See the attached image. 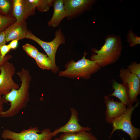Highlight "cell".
Here are the masks:
<instances>
[{
  "mask_svg": "<svg viewBox=\"0 0 140 140\" xmlns=\"http://www.w3.org/2000/svg\"><path fill=\"white\" fill-rule=\"evenodd\" d=\"M21 84L18 89L12 90L9 93L3 96L4 103L9 102L10 106L0 115L1 117L9 118L17 114L23 108L25 107L29 100V89L31 80V76L29 70L23 69L17 72Z\"/></svg>",
  "mask_w": 140,
  "mask_h": 140,
  "instance_id": "1",
  "label": "cell"
},
{
  "mask_svg": "<svg viewBox=\"0 0 140 140\" xmlns=\"http://www.w3.org/2000/svg\"><path fill=\"white\" fill-rule=\"evenodd\" d=\"M122 50L120 37L111 34L107 36L105 42L99 50L93 49L90 60L97 62L101 67L113 64L120 58Z\"/></svg>",
  "mask_w": 140,
  "mask_h": 140,
  "instance_id": "2",
  "label": "cell"
},
{
  "mask_svg": "<svg viewBox=\"0 0 140 140\" xmlns=\"http://www.w3.org/2000/svg\"><path fill=\"white\" fill-rule=\"evenodd\" d=\"M85 55V53L82 58L76 62L73 60L68 62L65 65L66 69L59 71L58 76L72 79H89L92 74L97 72L101 67L96 62L86 59Z\"/></svg>",
  "mask_w": 140,
  "mask_h": 140,
  "instance_id": "3",
  "label": "cell"
},
{
  "mask_svg": "<svg viewBox=\"0 0 140 140\" xmlns=\"http://www.w3.org/2000/svg\"><path fill=\"white\" fill-rule=\"evenodd\" d=\"M25 38L35 41L41 46L51 61L52 72L54 73H57L59 68L55 64L56 52L59 46L65 43V37L61 28H59L56 30L54 38L50 42H46L41 40L33 34L30 30L29 31Z\"/></svg>",
  "mask_w": 140,
  "mask_h": 140,
  "instance_id": "4",
  "label": "cell"
},
{
  "mask_svg": "<svg viewBox=\"0 0 140 140\" xmlns=\"http://www.w3.org/2000/svg\"><path fill=\"white\" fill-rule=\"evenodd\" d=\"M1 136L5 140H49L53 137L50 128L41 131L36 127H31L19 132L5 129L3 131Z\"/></svg>",
  "mask_w": 140,
  "mask_h": 140,
  "instance_id": "5",
  "label": "cell"
},
{
  "mask_svg": "<svg viewBox=\"0 0 140 140\" xmlns=\"http://www.w3.org/2000/svg\"><path fill=\"white\" fill-rule=\"evenodd\" d=\"M138 101L134 106L128 107L125 112L114 120L112 123L113 129L109 138H110L114 132L121 130L128 134L131 140H138L140 137V129L133 125L131 122L132 114L138 105Z\"/></svg>",
  "mask_w": 140,
  "mask_h": 140,
  "instance_id": "6",
  "label": "cell"
},
{
  "mask_svg": "<svg viewBox=\"0 0 140 140\" xmlns=\"http://www.w3.org/2000/svg\"><path fill=\"white\" fill-rule=\"evenodd\" d=\"M15 67L9 61L4 64L0 69V95L2 96L12 90L19 88V85L14 81L13 77L15 74Z\"/></svg>",
  "mask_w": 140,
  "mask_h": 140,
  "instance_id": "7",
  "label": "cell"
},
{
  "mask_svg": "<svg viewBox=\"0 0 140 140\" xmlns=\"http://www.w3.org/2000/svg\"><path fill=\"white\" fill-rule=\"evenodd\" d=\"M119 76L122 83L128 87L129 101L133 105L138 101L137 97L140 94V79L127 68L120 69Z\"/></svg>",
  "mask_w": 140,
  "mask_h": 140,
  "instance_id": "8",
  "label": "cell"
},
{
  "mask_svg": "<svg viewBox=\"0 0 140 140\" xmlns=\"http://www.w3.org/2000/svg\"><path fill=\"white\" fill-rule=\"evenodd\" d=\"M96 2L93 0H64L66 18L70 20L79 16L90 9Z\"/></svg>",
  "mask_w": 140,
  "mask_h": 140,
  "instance_id": "9",
  "label": "cell"
},
{
  "mask_svg": "<svg viewBox=\"0 0 140 140\" xmlns=\"http://www.w3.org/2000/svg\"><path fill=\"white\" fill-rule=\"evenodd\" d=\"M12 16L18 23H22L34 15L35 8L29 0H13Z\"/></svg>",
  "mask_w": 140,
  "mask_h": 140,
  "instance_id": "10",
  "label": "cell"
},
{
  "mask_svg": "<svg viewBox=\"0 0 140 140\" xmlns=\"http://www.w3.org/2000/svg\"><path fill=\"white\" fill-rule=\"evenodd\" d=\"M104 102L106 106L105 121L111 124L115 119L123 114L126 111V105L121 102L111 99L108 96L104 97Z\"/></svg>",
  "mask_w": 140,
  "mask_h": 140,
  "instance_id": "11",
  "label": "cell"
},
{
  "mask_svg": "<svg viewBox=\"0 0 140 140\" xmlns=\"http://www.w3.org/2000/svg\"><path fill=\"white\" fill-rule=\"evenodd\" d=\"M71 115L67 122L64 126L56 129L52 134L53 137L61 132L74 133L90 131L92 129L88 127H83L79 123L78 113L74 108H70Z\"/></svg>",
  "mask_w": 140,
  "mask_h": 140,
  "instance_id": "12",
  "label": "cell"
},
{
  "mask_svg": "<svg viewBox=\"0 0 140 140\" xmlns=\"http://www.w3.org/2000/svg\"><path fill=\"white\" fill-rule=\"evenodd\" d=\"M28 32L26 21L21 23L16 22L4 30L6 42L14 40H19L25 38Z\"/></svg>",
  "mask_w": 140,
  "mask_h": 140,
  "instance_id": "13",
  "label": "cell"
},
{
  "mask_svg": "<svg viewBox=\"0 0 140 140\" xmlns=\"http://www.w3.org/2000/svg\"><path fill=\"white\" fill-rule=\"evenodd\" d=\"M64 0H55L53 2V12L52 17L48 22L49 26L56 28L59 26L62 20L66 17Z\"/></svg>",
  "mask_w": 140,
  "mask_h": 140,
  "instance_id": "14",
  "label": "cell"
},
{
  "mask_svg": "<svg viewBox=\"0 0 140 140\" xmlns=\"http://www.w3.org/2000/svg\"><path fill=\"white\" fill-rule=\"evenodd\" d=\"M112 89L114 91L113 93L108 96H113L119 99L121 102L128 107L133 106L130 103L129 99L128 89L126 85L117 82L114 79L111 81Z\"/></svg>",
  "mask_w": 140,
  "mask_h": 140,
  "instance_id": "15",
  "label": "cell"
},
{
  "mask_svg": "<svg viewBox=\"0 0 140 140\" xmlns=\"http://www.w3.org/2000/svg\"><path fill=\"white\" fill-rule=\"evenodd\" d=\"M92 132L86 131L74 133H65L61 134L54 140H97Z\"/></svg>",
  "mask_w": 140,
  "mask_h": 140,
  "instance_id": "16",
  "label": "cell"
},
{
  "mask_svg": "<svg viewBox=\"0 0 140 140\" xmlns=\"http://www.w3.org/2000/svg\"><path fill=\"white\" fill-rule=\"evenodd\" d=\"M34 60L38 66L43 70H52L51 61L47 55L39 52Z\"/></svg>",
  "mask_w": 140,
  "mask_h": 140,
  "instance_id": "17",
  "label": "cell"
},
{
  "mask_svg": "<svg viewBox=\"0 0 140 140\" xmlns=\"http://www.w3.org/2000/svg\"><path fill=\"white\" fill-rule=\"evenodd\" d=\"M54 0H29L35 9L41 12L48 11L52 5Z\"/></svg>",
  "mask_w": 140,
  "mask_h": 140,
  "instance_id": "18",
  "label": "cell"
},
{
  "mask_svg": "<svg viewBox=\"0 0 140 140\" xmlns=\"http://www.w3.org/2000/svg\"><path fill=\"white\" fill-rule=\"evenodd\" d=\"M12 0H0V15L13 17Z\"/></svg>",
  "mask_w": 140,
  "mask_h": 140,
  "instance_id": "19",
  "label": "cell"
},
{
  "mask_svg": "<svg viewBox=\"0 0 140 140\" xmlns=\"http://www.w3.org/2000/svg\"><path fill=\"white\" fill-rule=\"evenodd\" d=\"M16 22L13 17L0 15V32L4 31L9 26Z\"/></svg>",
  "mask_w": 140,
  "mask_h": 140,
  "instance_id": "20",
  "label": "cell"
},
{
  "mask_svg": "<svg viewBox=\"0 0 140 140\" xmlns=\"http://www.w3.org/2000/svg\"><path fill=\"white\" fill-rule=\"evenodd\" d=\"M127 41L130 46L134 47L140 44V38L134 33L132 30H129L127 35Z\"/></svg>",
  "mask_w": 140,
  "mask_h": 140,
  "instance_id": "21",
  "label": "cell"
},
{
  "mask_svg": "<svg viewBox=\"0 0 140 140\" xmlns=\"http://www.w3.org/2000/svg\"><path fill=\"white\" fill-rule=\"evenodd\" d=\"M22 47L27 55L34 59L39 52L36 47L29 43L23 45Z\"/></svg>",
  "mask_w": 140,
  "mask_h": 140,
  "instance_id": "22",
  "label": "cell"
},
{
  "mask_svg": "<svg viewBox=\"0 0 140 140\" xmlns=\"http://www.w3.org/2000/svg\"><path fill=\"white\" fill-rule=\"evenodd\" d=\"M127 68L131 73L136 75L140 79V63L134 61L127 66Z\"/></svg>",
  "mask_w": 140,
  "mask_h": 140,
  "instance_id": "23",
  "label": "cell"
},
{
  "mask_svg": "<svg viewBox=\"0 0 140 140\" xmlns=\"http://www.w3.org/2000/svg\"><path fill=\"white\" fill-rule=\"evenodd\" d=\"M11 49L8 45H5L0 48V53L2 58L4 57L6 54L10 51Z\"/></svg>",
  "mask_w": 140,
  "mask_h": 140,
  "instance_id": "24",
  "label": "cell"
},
{
  "mask_svg": "<svg viewBox=\"0 0 140 140\" xmlns=\"http://www.w3.org/2000/svg\"><path fill=\"white\" fill-rule=\"evenodd\" d=\"M12 58V56L10 54L6 55L4 57L2 58L0 53V69L1 67L4 64Z\"/></svg>",
  "mask_w": 140,
  "mask_h": 140,
  "instance_id": "25",
  "label": "cell"
},
{
  "mask_svg": "<svg viewBox=\"0 0 140 140\" xmlns=\"http://www.w3.org/2000/svg\"><path fill=\"white\" fill-rule=\"evenodd\" d=\"M6 43L4 31L0 32V48Z\"/></svg>",
  "mask_w": 140,
  "mask_h": 140,
  "instance_id": "26",
  "label": "cell"
},
{
  "mask_svg": "<svg viewBox=\"0 0 140 140\" xmlns=\"http://www.w3.org/2000/svg\"><path fill=\"white\" fill-rule=\"evenodd\" d=\"M18 40H14L11 41L8 44L11 49H15L17 47Z\"/></svg>",
  "mask_w": 140,
  "mask_h": 140,
  "instance_id": "27",
  "label": "cell"
},
{
  "mask_svg": "<svg viewBox=\"0 0 140 140\" xmlns=\"http://www.w3.org/2000/svg\"><path fill=\"white\" fill-rule=\"evenodd\" d=\"M3 96L0 95V115L3 111V105L4 103Z\"/></svg>",
  "mask_w": 140,
  "mask_h": 140,
  "instance_id": "28",
  "label": "cell"
},
{
  "mask_svg": "<svg viewBox=\"0 0 140 140\" xmlns=\"http://www.w3.org/2000/svg\"><path fill=\"white\" fill-rule=\"evenodd\" d=\"M49 140H52V139H49Z\"/></svg>",
  "mask_w": 140,
  "mask_h": 140,
  "instance_id": "29",
  "label": "cell"
}]
</instances>
